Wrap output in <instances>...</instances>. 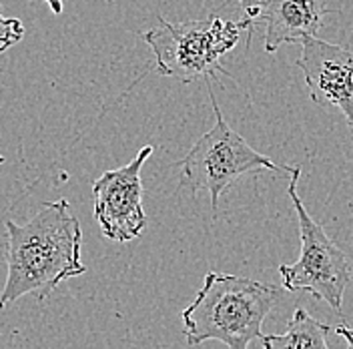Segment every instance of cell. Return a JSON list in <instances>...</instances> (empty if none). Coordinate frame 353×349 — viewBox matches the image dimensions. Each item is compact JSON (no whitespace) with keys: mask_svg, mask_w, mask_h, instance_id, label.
<instances>
[{"mask_svg":"<svg viewBox=\"0 0 353 349\" xmlns=\"http://www.w3.org/2000/svg\"><path fill=\"white\" fill-rule=\"evenodd\" d=\"M24 37V26L19 19H4L0 14V52L21 43Z\"/></svg>","mask_w":353,"mask_h":349,"instance_id":"10","label":"cell"},{"mask_svg":"<svg viewBox=\"0 0 353 349\" xmlns=\"http://www.w3.org/2000/svg\"><path fill=\"white\" fill-rule=\"evenodd\" d=\"M279 297V289L249 277L207 273L197 297L181 311L187 346L221 341L229 349H247L261 337V328Z\"/></svg>","mask_w":353,"mask_h":349,"instance_id":"2","label":"cell"},{"mask_svg":"<svg viewBox=\"0 0 353 349\" xmlns=\"http://www.w3.org/2000/svg\"><path fill=\"white\" fill-rule=\"evenodd\" d=\"M327 323L311 317L305 309H295L281 335H261L265 349H330Z\"/></svg>","mask_w":353,"mask_h":349,"instance_id":"9","label":"cell"},{"mask_svg":"<svg viewBox=\"0 0 353 349\" xmlns=\"http://www.w3.org/2000/svg\"><path fill=\"white\" fill-rule=\"evenodd\" d=\"M299 177L301 167H291L289 197L299 219L301 255L295 263H281L279 275L285 291H305L339 313L343 307V293L352 279V265L347 255L327 237L325 229L307 213L297 193Z\"/></svg>","mask_w":353,"mask_h":349,"instance_id":"5","label":"cell"},{"mask_svg":"<svg viewBox=\"0 0 353 349\" xmlns=\"http://www.w3.org/2000/svg\"><path fill=\"white\" fill-rule=\"evenodd\" d=\"M301 46L297 66L303 70L313 103L325 110H339L353 129V52L315 37Z\"/></svg>","mask_w":353,"mask_h":349,"instance_id":"7","label":"cell"},{"mask_svg":"<svg viewBox=\"0 0 353 349\" xmlns=\"http://www.w3.org/2000/svg\"><path fill=\"white\" fill-rule=\"evenodd\" d=\"M2 163H4V154L0 153V165H2Z\"/></svg>","mask_w":353,"mask_h":349,"instance_id":"14","label":"cell"},{"mask_svg":"<svg viewBox=\"0 0 353 349\" xmlns=\"http://www.w3.org/2000/svg\"><path fill=\"white\" fill-rule=\"evenodd\" d=\"M6 283L0 291V309L24 295L39 301L59 285L87 271L81 259L83 231L66 199L44 203L26 223L6 221Z\"/></svg>","mask_w":353,"mask_h":349,"instance_id":"1","label":"cell"},{"mask_svg":"<svg viewBox=\"0 0 353 349\" xmlns=\"http://www.w3.org/2000/svg\"><path fill=\"white\" fill-rule=\"evenodd\" d=\"M263 349H265V348H263Z\"/></svg>","mask_w":353,"mask_h":349,"instance_id":"15","label":"cell"},{"mask_svg":"<svg viewBox=\"0 0 353 349\" xmlns=\"http://www.w3.org/2000/svg\"><path fill=\"white\" fill-rule=\"evenodd\" d=\"M331 12L325 0H261L257 21L265 24V50L313 39Z\"/></svg>","mask_w":353,"mask_h":349,"instance_id":"8","label":"cell"},{"mask_svg":"<svg viewBox=\"0 0 353 349\" xmlns=\"http://www.w3.org/2000/svg\"><path fill=\"white\" fill-rule=\"evenodd\" d=\"M37 2V0H34ZM48 6H50V10L54 12V14H61L63 12V0H44Z\"/></svg>","mask_w":353,"mask_h":349,"instance_id":"13","label":"cell"},{"mask_svg":"<svg viewBox=\"0 0 353 349\" xmlns=\"http://www.w3.org/2000/svg\"><path fill=\"white\" fill-rule=\"evenodd\" d=\"M207 87L211 81H205ZM209 99L215 110V125L191 147L187 157L181 161V183L191 189L193 195L207 191L211 195L213 211H217L223 193L243 174L259 171H287L291 167H277L269 157L255 151L239 132H235L225 121L219 103L209 87Z\"/></svg>","mask_w":353,"mask_h":349,"instance_id":"4","label":"cell"},{"mask_svg":"<svg viewBox=\"0 0 353 349\" xmlns=\"http://www.w3.org/2000/svg\"><path fill=\"white\" fill-rule=\"evenodd\" d=\"M335 333H337V335H341V337L347 341V349H353V329L352 328H347V326H343V323H341V326H337V328H335Z\"/></svg>","mask_w":353,"mask_h":349,"instance_id":"12","label":"cell"},{"mask_svg":"<svg viewBox=\"0 0 353 349\" xmlns=\"http://www.w3.org/2000/svg\"><path fill=\"white\" fill-rule=\"evenodd\" d=\"M243 6V10H245V19H249V21L257 22V17H259V6H261V0H239Z\"/></svg>","mask_w":353,"mask_h":349,"instance_id":"11","label":"cell"},{"mask_svg":"<svg viewBox=\"0 0 353 349\" xmlns=\"http://www.w3.org/2000/svg\"><path fill=\"white\" fill-rule=\"evenodd\" d=\"M153 151L151 145L143 147L131 163L110 169L92 183L94 217L107 239L127 243L137 239L147 227L141 169Z\"/></svg>","mask_w":353,"mask_h":349,"instance_id":"6","label":"cell"},{"mask_svg":"<svg viewBox=\"0 0 353 349\" xmlns=\"http://www.w3.org/2000/svg\"><path fill=\"white\" fill-rule=\"evenodd\" d=\"M251 30L253 22L249 19L235 22L211 17L173 24L159 17V26L143 32V41L153 50L159 74L179 83H195L227 74L219 63L221 57L237 46L243 32Z\"/></svg>","mask_w":353,"mask_h":349,"instance_id":"3","label":"cell"}]
</instances>
